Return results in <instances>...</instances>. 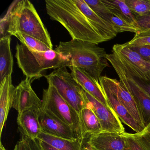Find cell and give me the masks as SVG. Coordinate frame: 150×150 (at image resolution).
Returning <instances> with one entry per match:
<instances>
[{
  "mask_svg": "<svg viewBox=\"0 0 150 150\" xmlns=\"http://www.w3.org/2000/svg\"><path fill=\"white\" fill-rule=\"evenodd\" d=\"M13 150H41L38 140L32 139L24 135H22L21 139L17 142Z\"/></svg>",
  "mask_w": 150,
  "mask_h": 150,
  "instance_id": "obj_26",
  "label": "cell"
},
{
  "mask_svg": "<svg viewBox=\"0 0 150 150\" xmlns=\"http://www.w3.org/2000/svg\"><path fill=\"white\" fill-rule=\"evenodd\" d=\"M117 96L118 100L135 120L144 127L141 114L133 96L118 81H117Z\"/></svg>",
  "mask_w": 150,
  "mask_h": 150,
  "instance_id": "obj_20",
  "label": "cell"
},
{
  "mask_svg": "<svg viewBox=\"0 0 150 150\" xmlns=\"http://www.w3.org/2000/svg\"><path fill=\"white\" fill-rule=\"evenodd\" d=\"M123 134L129 150H144L134 137L133 134L126 132Z\"/></svg>",
  "mask_w": 150,
  "mask_h": 150,
  "instance_id": "obj_31",
  "label": "cell"
},
{
  "mask_svg": "<svg viewBox=\"0 0 150 150\" xmlns=\"http://www.w3.org/2000/svg\"><path fill=\"white\" fill-rule=\"evenodd\" d=\"M0 32L1 38L20 32L40 40L53 50L49 32L34 5L28 0L12 3L6 14L1 19Z\"/></svg>",
  "mask_w": 150,
  "mask_h": 150,
  "instance_id": "obj_1",
  "label": "cell"
},
{
  "mask_svg": "<svg viewBox=\"0 0 150 150\" xmlns=\"http://www.w3.org/2000/svg\"><path fill=\"white\" fill-rule=\"evenodd\" d=\"M16 49L15 57L18 67L31 81L44 76V73L48 69L56 70L63 67L72 66L70 56L55 50L39 52L18 43Z\"/></svg>",
  "mask_w": 150,
  "mask_h": 150,
  "instance_id": "obj_4",
  "label": "cell"
},
{
  "mask_svg": "<svg viewBox=\"0 0 150 150\" xmlns=\"http://www.w3.org/2000/svg\"><path fill=\"white\" fill-rule=\"evenodd\" d=\"M133 135L144 150H150V123L141 132Z\"/></svg>",
  "mask_w": 150,
  "mask_h": 150,
  "instance_id": "obj_29",
  "label": "cell"
},
{
  "mask_svg": "<svg viewBox=\"0 0 150 150\" xmlns=\"http://www.w3.org/2000/svg\"><path fill=\"white\" fill-rule=\"evenodd\" d=\"M112 52L121 61L137 71L144 79L150 81V62L145 60L126 44L115 45Z\"/></svg>",
  "mask_w": 150,
  "mask_h": 150,
  "instance_id": "obj_12",
  "label": "cell"
},
{
  "mask_svg": "<svg viewBox=\"0 0 150 150\" xmlns=\"http://www.w3.org/2000/svg\"><path fill=\"white\" fill-rule=\"evenodd\" d=\"M48 84L53 85L61 96L79 113L86 108L83 89L74 79L66 67H63L45 75Z\"/></svg>",
  "mask_w": 150,
  "mask_h": 150,
  "instance_id": "obj_6",
  "label": "cell"
},
{
  "mask_svg": "<svg viewBox=\"0 0 150 150\" xmlns=\"http://www.w3.org/2000/svg\"><path fill=\"white\" fill-rule=\"evenodd\" d=\"M54 50L70 56L72 67L81 68L98 81L103 70L110 67L105 49L96 44L72 39L60 42Z\"/></svg>",
  "mask_w": 150,
  "mask_h": 150,
  "instance_id": "obj_3",
  "label": "cell"
},
{
  "mask_svg": "<svg viewBox=\"0 0 150 150\" xmlns=\"http://www.w3.org/2000/svg\"><path fill=\"white\" fill-rule=\"evenodd\" d=\"M31 81L26 78L16 87L13 107L18 113L28 110L38 111L42 108V100L32 88Z\"/></svg>",
  "mask_w": 150,
  "mask_h": 150,
  "instance_id": "obj_10",
  "label": "cell"
},
{
  "mask_svg": "<svg viewBox=\"0 0 150 150\" xmlns=\"http://www.w3.org/2000/svg\"><path fill=\"white\" fill-rule=\"evenodd\" d=\"M125 2L135 16L150 13V0H125Z\"/></svg>",
  "mask_w": 150,
  "mask_h": 150,
  "instance_id": "obj_25",
  "label": "cell"
},
{
  "mask_svg": "<svg viewBox=\"0 0 150 150\" xmlns=\"http://www.w3.org/2000/svg\"><path fill=\"white\" fill-rule=\"evenodd\" d=\"M125 44L129 47L150 45V32L138 31L132 40Z\"/></svg>",
  "mask_w": 150,
  "mask_h": 150,
  "instance_id": "obj_27",
  "label": "cell"
},
{
  "mask_svg": "<svg viewBox=\"0 0 150 150\" xmlns=\"http://www.w3.org/2000/svg\"><path fill=\"white\" fill-rule=\"evenodd\" d=\"M86 107L93 110L100 121L103 131L115 133L125 132L124 127L115 112L90 95L83 89Z\"/></svg>",
  "mask_w": 150,
  "mask_h": 150,
  "instance_id": "obj_9",
  "label": "cell"
},
{
  "mask_svg": "<svg viewBox=\"0 0 150 150\" xmlns=\"http://www.w3.org/2000/svg\"><path fill=\"white\" fill-rule=\"evenodd\" d=\"M0 150H7L4 147L3 145L2 144V142H1V145H0Z\"/></svg>",
  "mask_w": 150,
  "mask_h": 150,
  "instance_id": "obj_35",
  "label": "cell"
},
{
  "mask_svg": "<svg viewBox=\"0 0 150 150\" xmlns=\"http://www.w3.org/2000/svg\"><path fill=\"white\" fill-rule=\"evenodd\" d=\"M99 16L111 25L117 33L123 32L136 33L138 31V30L134 24L128 22L122 17L113 13L110 10Z\"/></svg>",
  "mask_w": 150,
  "mask_h": 150,
  "instance_id": "obj_22",
  "label": "cell"
},
{
  "mask_svg": "<svg viewBox=\"0 0 150 150\" xmlns=\"http://www.w3.org/2000/svg\"><path fill=\"white\" fill-rule=\"evenodd\" d=\"M121 61L123 63L134 80L144 90L145 92L150 97V81L144 79L141 77V75L138 74L137 71L134 70L132 67L124 62Z\"/></svg>",
  "mask_w": 150,
  "mask_h": 150,
  "instance_id": "obj_28",
  "label": "cell"
},
{
  "mask_svg": "<svg viewBox=\"0 0 150 150\" xmlns=\"http://www.w3.org/2000/svg\"><path fill=\"white\" fill-rule=\"evenodd\" d=\"M73 1L106 42L116 36L118 33L113 27L96 14L84 0Z\"/></svg>",
  "mask_w": 150,
  "mask_h": 150,
  "instance_id": "obj_15",
  "label": "cell"
},
{
  "mask_svg": "<svg viewBox=\"0 0 150 150\" xmlns=\"http://www.w3.org/2000/svg\"><path fill=\"white\" fill-rule=\"evenodd\" d=\"M41 108L71 126L77 138H86L79 113L61 96L52 84H49L48 88L43 89Z\"/></svg>",
  "mask_w": 150,
  "mask_h": 150,
  "instance_id": "obj_5",
  "label": "cell"
},
{
  "mask_svg": "<svg viewBox=\"0 0 150 150\" xmlns=\"http://www.w3.org/2000/svg\"><path fill=\"white\" fill-rule=\"evenodd\" d=\"M110 12L122 17L128 22L136 23V16L131 12L125 0H102Z\"/></svg>",
  "mask_w": 150,
  "mask_h": 150,
  "instance_id": "obj_23",
  "label": "cell"
},
{
  "mask_svg": "<svg viewBox=\"0 0 150 150\" xmlns=\"http://www.w3.org/2000/svg\"><path fill=\"white\" fill-rule=\"evenodd\" d=\"M69 68L71 71L72 76L83 89L103 105L110 108L99 81L81 68L73 67Z\"/></svg>",
  "mask_w": 150,
  "mask_h": 150,
  "instance_id": "obj_14",
  "label": "cell"
},
{
  "mask_svg": "<svg viewBox=\"0 0 150 150\" xmlns=\"http://www.w3.org/2000/svg\"><path fill=\"white\" fill-rule=\"evenodd\" d=\"M107 59L115 69L120 82L133 96L138 107L145 128L150 123V97L134 80L123 63L114 54H107Z\"/></svg>",
  "mask_w": 150,
  "mask_h": 150,
  "instance_id": "obj_7",
  "label": "cell"
},
{
  "mask_svg": "<svg viewBox=\"0 0 150 150\" xmlns=\"http://www.w3.org/2000/svg\"><path fill=\"white\" fill-rule=\"evenodd\" d=\"M16 87L12 83V75L6 77L0 82V136L13 107Z\"/></svg>",
  "mask_w": 150,
  "mask_h": 150,
  "instance_id": "obj_16",
  "label": "cell"
},
{
  "mask_svg": "<svg viewBox=\"0 0 150 150\" xmlns=\"http://www.w3.org/2000/svg\"><path fill=\"white\" fill-rule=\"evenodd\" d=\"M99 81L109 106L115 112L119 119L136 133L143 131L144 127L135 120L118 100L117 80L103 76L100 77Z\"/></svg>",
  "mask_w": 150,
  "mask_h": 150,
  "instance_id": "obj_8",
  "label": "cell"
},
{
  "mask_svg": "<svg viewBox=\"0 0 150 150\" xmlns=\"http://www.w3.org/2000/svg\"><path fill=\"white\" fill-rule=\"evenodd\" d=\"M138 53L143 59L150 62V45L130 47Z\"/></svg>",
  "mask_w": 150,
  "mask_h": 150,
  "instance_id": "obj_32",
  "label": "cell"
},
{
  "mask_svg": "<svg viewBox=\"0 0 150 150\" xmlns=\"http://www.w3.org/2000/svg\"><path fill=\"white\" fill-rule=\"evenodd\" d=\"M79 115L82 129L86 137L103 131L100 121L92 110L87 107L84 108Z\"/></svg>",
  "mask_w": 150,
  "mask_h": 150,
  "instance_id": "obj_21",
  "label": "cell"
},
{
  "mask_svg": "<svg viewBox=\"0 0 150 150\" xmlns=\"http://www.w3.org/2000/svg\"><path fill=\"white\" fill-rule=\"evenodd\" d=\"M48 143L59 150H81L85 139H68L44 133L39 134L38 138Z\"/></svg>",
  "mask_w": 150,
  "mask_h": 150,
  "instance_id": "obj_19",
  "label": "cell"
},
{
  "mask_svg": "<svg viewBox=\"0 0 150 150\" xmlns=\"http://www.w3.org/2000/svg\"><path fill=\"white\" fill-rule=\"evenodd\" d=\"M11 35H8L0 39V82L6 77L12 75L13 58L11 52Z\"/></svg>",
  "mask_w": 150,
  "mask_h": 150,
  "instance_id": "obj_18",
  "label": "cell"
},
{
  "mask_svg": "<svg viewBox=\"0 0 150 150\" xmlns=\"http://www.w3.org/2000/svg\"><path fill=\"white\" fill-rule=\"evenodd\" d=\"M45 2L50 19L64 26L72 39L97 45L106 42L73 0H46Z\"/></svg>",
  "mask_w": 150,
  "mask_h": 150,
  "instance_id": "obj_2",
  "label": "cell"
},
{
  "mask_svg": "<svg viewBox=\"0 0 150 150\" xmlns=\"http://www.w3.org/2000/svg\"><path fill=\"white\" fill-rule=\"evenodd\" d=\"M41 150H59L53 147L48 143L37 139Z\"/></svg>",
  "mask_w": 150,
  "mask_h": 150,
  "instance_id": "obj_33",
  "label": "cell"
},
{
  "mask_svg": "<svg viewBox=\"0 0 150 150\" xmlns=\"http://www.w3.org/2000/svg\"><path fill=\"white\" fill-rule=\"evenodd\" d=\"M135 26L138 31L150 32V13L143 15L136 16Z\"/></svg>",
  "mask_w": 150,
  "mask_h": 150,
  "instance_id": "obj_30",
  "label": "cell"
},
{
  "mask_svg": "<svg viewBox=\"0 0 150 150\" xmlns=\"http://www.w3.org/2000/svg\"><path fill=\"white\" fill-rule=\"evenodd\" d=\"M42 132L46 134L68 139L77 138L72 128L57 117L41 108L38 110Z\"/></svg>",
  "mask_w": 150,
  "mask_h": 150,
  "instance_id": "obj_11",
  "label": "cell"
},
{
  "mask_svg": "<svg viewBox=\"0 0 150 150\" xmlns=\"http://www.w3.org/2000/svg\"><path fill=\"white\" fill-rule=\"evenodd\" d=\"M88 141L96 150H129L123 133L102 131L88 136Z\"/></svg>",
  "mask_w": 150,
  "mask_h": 150,
  "instance_id": "obj_13",
  "label": "cell"
},
{
  "mask_svg": "<svg viewBox=\"0 0 150 150\" xmlns=\"http://www.w3.org/2000/svg\"><path fill=\"white\" fill-rule=\"evenodd\" d=\"M13 36L17 38L21 44L26 45L32 50L39 52H45L52 50L43 42L30 36L20 32L16 33Z\"/></svg>",
  "mask_w": 150,
  "mask_h": 150,
  "instance_id": "obj_24",
  "label": "cell"
},
{
  "mask_svg": "<svg viewBox=\"0 0 150 150\" xmlns=\"http://www.w3.org/2000/svg\"><path fill=\"white\" fill-rule=\"evenodd\" d=\"M17 123L22 135L37 139L42 132L38 111L28 110L18 113Z\"/></svg>",
  "mask_w": 150,
  "mask_h": 150,
  "instance_id": "obj_17",
  "label": "cell"
},
{
  "mask_svg": "<svg viewBox=\"0 0 150 150\" xmlns=\"http://www.w3.org/2000/svg\"><path fill=\"white\" fill-rule=\"evenodd\" d=\"M81 150H96L92 146L91 144H89V142L88 141V137L86 138L83 145L82 146Z\"/></svg>",
  "mask_w": 150,
  "mask_h": 150,
  "instance_id": "obj_34",
  "label": "cell"
}]
</instances>
